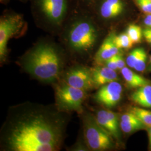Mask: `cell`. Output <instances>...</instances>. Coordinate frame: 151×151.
I'll return each mask as SVG.
<instances>
[{
    "label": "cell",
    "mask_w": 151,
    "mask_h": 151,
    "mask_svg": "<svg viewBox=\"0 0 151 151\" xmlns=\"http://www.w3.org/2000/svg\"><path fill=\"white\" fill-rule=\"evenodd\" d=\"M65 82L70 86L86 91L95 87L91 70L81 65L75 67L66 73Z\"/></svg>",
    "instance_id": "9"
},
{
    "label": "cell",
    "mask_w": 151,
    "mask_h": 151,
    "mask_svg": "<svg viewBox=\"0 0 151 151\" xmlns=\"http://www.w3.org/2000/svg\"><path fill=\"white\" fill-rule=\"evenodd\" d=\"M33 19L39 27L60 34L73 10L71 0H29Z\"/></svg>",
    "instance_id": "4"
},
{
    "label": "cell",
    "mask_w": 151,
    "mask_h": 151,
    "mask_svg": "<svg viewBox=\"0 0 151 151\" xmlns=\"http://www.w3.org/2000/svg\"><path fill=\"white\" fill-rule=\"evenodd\" d=\"M131 100L142 107L151 108V84L140 87L130 95Z\"/></svg>",
    "instance_id": "16"
},
{
    "label": "cell",
    "mask_w": 151,
    "mask_h": 151,
    "mask_svg": "<svg viewBox=\"0 0 151 151\" xmlns=\"http://www.w3.org/2000/svg\"><path fill=\"white\" fill-rule=\"evenodd\" d=\"M150 1H151V0H150Z\"/></svg>",
    "instance_id": "31"
},
{
    "label": "cell",
    "mask_w": 151,
    "mask_h": 151,
    "mask_svg": "<svg viewBox=\"0 0 151 151\" xmlns=\"http://www.w3.org/2000/svg\"><path fill=\"white\" fill-rule=\"evenodd\" d=\"M58 109L25 104L12 109L2 130V145L11 151H57L66 121Z\"/></svg>",
    "instance_id": "1"
},
{
    "label": "cell",
    "mask_w": 151,
    "mask_h": 151,
    "mask_svg": "<svg viewBox=\"0 0 151 151\" xmlns=\"http://www.w3.org/2000/svg\"><path fill=\"white\" fill-rule=\"evenodd\" d=\"M126 32L129 37L134 44L140 43L143 35L142 28L135 24H130L127 27Z\"/></svg>",
    "instance_id": "19"
},
{
    "label": "cell",
    "mask_w": 151,
    "mask_h": 151,
    "mask_svg": "<svg viewBox=\"0 0 151 151\" xmlns=\"http://www.w3.org/2000/svg\"><path fill=\"white\" fill-rule=\"evenodd\" d=\"M73 9H78L90 11L96 0H71Z\"/></svg>",
    "instance_id": "21"
},
{
    "label": "cell",
    "mask_w": 151,
    "mask_h": 151,
    "mask_svg": "<svg viewBox=\"0 0 151 151\" xmlns=\"http://www.w3.org/2000/svg\"><path fill=\"white\" fill-rule=\"evenodd\" d=\"M115 58L118 68L119 70H121L122 68H123L125 67V62L124 60V58L123 57L122 52L115 55Z\"/></svg>",
    "instance_id": "24"
},
{
    "label": "cell",
    "mask_w": 151,
    "mask_h": 151,
    "mask_svg": "<svg viewBox=\"0 0 151 151\" xmlns=\"http://www.w3.org/2000/svg\"><path fill=\"white\" fill-rule=\"evenodd\" d=\"M55 97L57 108L60 111L81 112L86 93V91L65 83L56 87Z\"/></svg>",
    "instance_id": "8"
},
{
    "label": "cell",
    "mask_w": 151,
    "mask_h": 151,
    "mask_svg": "<svg viewBox=\"0 0 151 151\" xmlns=\"http://www.w3.org/2000/svg\"><path fill=\"white\" fill-rule=\"evenodd\" d=\"M92 76L95 87H101L113 81L118 80L115 70L106 66H97L91 69Z\"/></svg>",
    "instance_id": "13"
},
{
    "label": "cell",
    "mask_w": 151,
    "mask_h": 151,
    "mask_svg": "<svg viewBox=\"0 0 151 151\" xmlns=\"http://www.w3.org/2000/svg\"><path fill=\"white\" fill-rule=\"evenodd\" d=\"M27 22L23 15L6 9L0 16V60L4 62L8 54V43L14 38L22 36L27 30Z\"/></svg>",
    "instance_id": "5"
},
{
    "label": "cell",
    "mask_w": 151,
    "mask_h": 151,
    "mask_svg": "<svg viewBox=\"0 0 151 151\" xmlns=\"http://www.w3.org/2000/svg\"><path fill=\"white\" fill-rule=\"evenodd\" d=\"M63 61V48L49 39L38 40L22 58L24 70L45 82H52L58 78Z\"/></svg>",
    "instance_id": "3"
},
{
    "label": "cell",
    "mask_w": 151,
    "mask_h": 151,
    "mask_svg": "<svg viewBox=\"0 0 151 151\" xmlns=\"http://www.w3.org/2000/svg\"><path fill=\"white\" fill-rule=\"evenodd\" d=\"M99 124L116 140L120 138V123L117 114L108 110H101L97 112L96 117Z\"/></svg>",
    "instance_id": "11"
},
{
    "label": "cell",
    "mask_w": 151,
    "mask_h": 151,
    "mask_svg": "<svg viewBox=\"0 0 151 151\" xmlns=\"http://www.w3.org/2000/svg\"><path fill=\"white\" fill-rule=\"evenodd\" d=\"M120 127L121 130L127 134L139 130L143 129L146 127V125L135 114L129 111L122 115Z\"/></svg>",
    "instance_id": "14"
},
{
    "label": "cell",
    "mask_w": 151,
    "mask_h": 151,
    "mask_svg": "<svg viewBox=\"0 0 151 151\" xmlns=\"http://www.w3.org/2000/svg\"><path fill=\"white\" fill-rule=\"evenodd\" d=\"M114 41L117 47L121 50L129 49L134 45V43L126 32H122L118 35H116L115 33Z\"/></svg>",
    "instance_id": "18"
},
{
    "label": "cell",
    "mask_w": 151,
    "mask_h": 151,
    "mask_svg": "<svg viewBox=\"0 0 151 151\" xmlns=\"http://www.w3.org/2000/svg\"><path fill=\"white\" fill-rule=\"evenodd\" d=\"M148 70L150 71H151V56L150 57V66H149Z\"/></svg>",
    "instance_id": "30"
},
{
    "label": "cell",
    "mask_w": 151,
    "mask_h": 151,
    "mask_svg": "<svg viewBox=\"0 0 151 151\" xmlns=\"http://www.w3.org/2000/svg\"><path fill=\"white\" fill-rule=\"evenodd\" d=\"M127 10L125 0H96L90 12L97 23L120 20Z\"/></svg>",
    "instance_id": "7"
},
{
    "label": "cell",
    "mask_w": 151,
    "mask_h": 151,
    "mask_svg": "<svg viewBox=\"0 0 151 151\" xmlns=\"http://www.w3.org/2000/svg\"><path fill=\"white\" fill-rule=\"evenodd\" d=\"M16 1L21 2L22 3H27V2H29V0H16Z\"/></svg>",
    "instance_id": "29"
},
{
    "label": "cell",
    "mask_w": 151,
    "mask_h": 151,
    "mask_svg": "<svg viewBox=\"0 0 151 151\" xmlns=\"http://www.w3.org/2000/svg\"><path fill=\"white\" fill-rule=\"evenodd\" d=\"M148 137H149V143H150V147L151 149V127H149L148 129Z\"/></svg>",
    "instance_id": "28"
},
{
    "label": "cell",
    "mask_w": 151,
    "mask_h": 151,
    "mask_svg": "<svg viewBox=\"0 0 151 151\" xmlns=\"http://www.w3.org/2000/svg\"><path fill=\"white\" fill-rule=\"evenodd\" d=\"M136 4L140 10L146 14H151V1L150 0H135Z\"/></svg>",
    "instance_id": "23"
},
{
    "label": "cell",
    "mask_w": 151,
    "mask_h": 151,
    "mask_svg": "<svg viewBox=\"0 0 151 151\" xmlns=\"http://www.w3.org/2000/svg\"><path fill=\"white\" fill-rule=\"evenodd\" d=\"M104 63L105 65V66H106L114 70H116L118 69L117 65H116V63L115 58V55L112 57L111 58L108 59V60H106L104 62Z\"/></svg>",
    "instance_id": "25"
},
{
    "label": "cell",
    "mask_w": 151,
    "mask_h": 151,
    "mask_svg": "<svg viewBox=\"0 0 151 151\" xmlns=\"http://www.w3.org/2000/svg\"><path fill=\"white\" fill-rule=\"evenodd\" d=\"M144 49L137 48L132 50L126 58V63L131 68H134L135 64L140 57V54Z\"/></svg>",
    "instance_id": "20"
},
{
    "label": "cell",
    "mask_w": 151,
    "mask_h": 151,
    "mask_svg": "<svg viewBox=\"0 0 151 151\" xmlns=\"http://www.w3.org/2000/svg\"><path fill=\"white\" fill-rule=\"evenodd\" d=\"M98 23L90 11L73 9L60 33L61 42L72 54L88 56L100 38Z\"/></svg>",
    "instance_id": "2"
},
{
    "label": "cell",
    "mask_w": 151,
    "mask_h": 151,
    "mask_svg": "<svg viewBox=\"0 0 151 151\" xmlns=\"http://www.w3.org/2000/svg\"><path fill=\"white\" fill-rule=\"evenodd\" d=\"M129 111L134 114L147 127H151V111L138 107H131Z\"/></svg>",
    "instance_id": "17"
},
{
    "label": "cell",
    "mask_w": 151,
    "mask_h": 151,
    "mask_svg": "<svg viewBox=\"0 0 151 151\" xmlns=\"http://www.w3.org/2000/svg\"><path fill=\"white\" fill-rule=\"evenodd\" d=\"M123 88L121 84L113 81L100 87L95 96L98 103L108 108L115 106L121 100Z\"/></svg>",
    "instance_id": "10"
},
{
    "label": "cell",
    "mask_w": 151,
    "mask_h": 151,
    "mask_svg": "<svg viewBox=\"0 0 151 151\" xmlns=\"http://www.w3.org/2000/svg\"><path fill=\"white\" fill-rule=\"evenodd\" d=\"M147 60V54L144 49L142 53L140 54V57H139L137 60L134 69L135 70L140 72H143L146 70V63Z\"/></svg>",
    "instance_id": "22"
},
{
    "label": "cell",
    "mask_w": 151,
    "mask_h": 151,
    "mask_svg": "<svg viewBox=\"0 0 151 151\" xmlns=\"http://www.w3.org/2000/svg\"><path fill=\"white\" fill-rule=\"evenodd\" d=\"M121 73L128 86L138 88L151 84V81L125 67L121 70Z\"/></svg>",
    "instance_id": "15"
},
{
    "label": "cell",
    "mask_w": 151,
    "mask_h": 151,
    "mask_svg": "<svg viewBox=\"0 0 151 151\" xmlns=\"http://www.w3.org/2000/svg\"><path fill=\"white\" fill-rule=\"evenodd\" d=\"M83 124L85 140L91 150L105 151L113 147V137L99 124L91 114H85Z\"/></svg>",
    "instance_id": "6"
},
{
    "label": "cell",
    "mask_w": 151,
    "mask_h": 151,
    "mask_svg": "<svg viewBox=\"0 0 151 151\" xmlns=\"http://www.w3.org/2000/svg\"><path fill=\"white\" fill-rule=\"evenodd\" d=\"M144 24L147 27L151 28V14H149L146 16L144 20Z\"/></svg>",
    "instance_id": "27"
},
{
    "label": "cell",
    "mask_w": 151,
    "mask_h": 151,
    "mask_svg": "<svg viewBox=\"0 0 151 151\" xmlns=\"http://www.w3.org/2000/svg\"><path fill=\"white\" fill-rule=\"evenodd\" d=\"M114 32H109L97 49L94 56V60L97 64L104 63L106 60L122 52V50L114 43Z\"/></svg>",
    "instance_id": "12"
},
{
    "label": "cell",
    "mask_w": 151,
    "mask_h": 151,
    "mask_svg": "<svg viewBox=\"0 0 151 151\" xmlns=\"http://www.w3.org/2000/svg\"><path fill=\"white\" fill-rule=\"evenodd\" d=\"M143 35L146 42L151 45V33L148 30L147 28L143 30Z\"/></svg>",
    "instance_id": "26"
}]
</instances>
